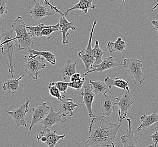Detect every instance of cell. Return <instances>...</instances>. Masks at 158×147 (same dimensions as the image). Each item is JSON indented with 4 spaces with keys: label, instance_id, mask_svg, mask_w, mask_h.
<instances>
[{
    "label": "cell",
    "instance_id": "obj_39",
    "mask_svg": "<svg viewBox=\"0 0 158 147\" xmlns=\"http://www.w3.org/2000/svg\"><path fill=\"white\" fill-rule=\"evenodd\" d=\"M1 38H0V49L1 48Z\"/></svg>",
    "mask_w": 158,
    "mask_h": 147
},
{
    "label": "cell",
    "instance_id": "obj_7",
    "mask_svg": "<svg viewBox=\"0 0 158 147\" xmlns=\"http://www.w3.org/2000/svg\"><path fill=\"white\" fill-rule=\"evenodd\" d=\"M133 104V96L130 89L125 90L124 94L120 98L119 102L117 104L119 108L118 111V121L119 123H122L124 119L126 118L128 111L131 108Z\"/></svg>",
    "mask_w": 158,
    "mask_h": 147
},
{
    "label": "cell",
    "instance_id": "obj_4",
    "mask_svg": "<svg viewBox=\"0 0 158 147\" xmlns=\"http://www.w3.org/2000/svg\"><path fill=\"white\" fill-rule=\"evenodd\" d=\"M44 59L40 55H33L31 53L24 57L25 72L35 81L38 80L39 71L44 69L46 66L44 62Z\"/></svg>",
    "mask_w": 158,
    "mask_h": 147
},
{
    "label": "cell",
    "instance_id": "obj_22",
    "mask_svg": "<svg viewBox=\"0 0 158 147\" xmlns=\"http://www.w3.org/2000/svg\"><path fill=\"white\" fill-rule=\"evenodd\" d=\"M24 76H21L17 79H9L3 84L2 88L3 91L9 93L14 94L18 92L19 90V82L23 78Z\"/></svg>",
    "mask_w": 158,
    "mask_h": 147
},
{
    "label": "cell",
    "instance_id": "obj_8",
    "mask_svg": "<svg viewBox=\"0 0 158 147\" xmlns=\"http://www.w3.org/2000/svg\"><path fill=\"white\" fill-rule=\"evenodd\" d=\"M83 92L81 93L82 97L83 102L82 104H85L86 109L89 113V117L92 118L96 117V115L94 114L92 111V104L96 95L92 88L91 84L89 83V80L87 78L83 86Z\"/></svg>",
    "mask_w": 158,
    "mask_h": 147
},
{
    "label": "cell",
    "instance_id": "obj_30",
    "mask_svg": "<svg viewBox=\"0 0 158 147\" xmlns=\"http://www.w3.org/2000/svg\"><path fill=\"white\" fill-rule=\"evenodd\" d=\"M48 88L50 93V95L53 97L56 98L57 100L60 101V100L62 99L64 95H61L59 90H58L56 87L55 86L53 82L51 83L48 86Z\"/></svg>",
    "mask_w": 158,
    "mask_h": 147
},
{
    "label": "cell",
    "instance_id": "obj_11",
    "mask_svg": "<svg viewBox=\"0 0 158 147\" xmlns=\"http://www.w3.org/2000/svg\"><path fill=\"white\" fill-rule=\"evenodd\" d=\"M50 110V107L48 105L46 102L38 103L35 105L33 108L32 121L29 130L31 131L35 125L39 124L40 122L42 121L47 116Z\"/></svg>",
    "mask_w": 158,
    "mask_h": 147
},
{
    "label": "cell",
    "instance_id": "obj_36",
    "mask_svg": "<svg viewBox=\"0 0 158 147\" xmlns=\"http://www.w3.org/2000/svg\"><path fill=\"white\" fill-rule=\"evenodd\" d=\"M150 138L152 139L154 147H156L158 144V131L154 132L152 135L150 136Z\"/></svg>",
    "mask_w": 158,
    "mask_h": 147
},
{
    "label": "cell",
    "instance_id": "obj_33",
    "mask_svg": "<svg viewBox=\"0 0 158 147\" xmlns=\"http://www.w3.org/2000/svg\"><path fill=\"white\" fill-rule=\"evenodd\" d=\"M55 86L57 87L60 93H65L68 88V82L59 81L57 82H53Z\"/></svg>",
    "mask_w": 158,
    "mask_h": 147
},
{
    "label": "cell",
    "instance_id": "obj_37",
    "mask_svg": "<svg viewBox=\"0 0 158 147\" xmlns=\"http://www.w3.org/2000/svg\"><path fill=\"white\" fill-rule=\"evenodd\" d=\"M152 24L154 27V29L158 33V20H152Z\"/></svg>",
    "mask_w": 158,
    "mask_h": 147
},
{
    "label": "cell",
    "instance_id": "obj_24",
    "mask_svg": "<svg viewBox=\"0 0 158 147\" xmlns=\"http://www.w3.org/2000/svg\"><path fill=\"white\" fill-rule=\"evenodd\" d=\"M77 62H72L71 60L67 61V64L64 66L61 70V73L64 81L67 80V78L76 73V65Z\"/></svg>",
    "mask_w": 158,
    "mask_h": 147
},
{
    "label": "cell",
    "instance_id": "obj_25",
    "mask_svg": "<svg viewBox=\"0 0 158 147\" xmlns=\"http://www.w3.org/2000/svg\"><path fill=\"white\" fill-rule=\"evenodd\" d=\"M89 83L91 84L92 88L96 95H104L108 93V89L109 88L105 82H103L99 80L93 81L89 80Z\"/></svg>",
    "mask_w": 158,
    "mask_h": 147
},
{
    "label": "cell",
    "instance_id": "obj_41",
    "mask_svg": "<svg viewBox=\"0 0 158 147\" xmlns=\"http://www.w3.org/2000/svg\"><path fill=\"white\" fill-rule=\"evenodd\" d=\"M48 2H50V0H48Z\"/></svg>",
    "mask_w": 158,
    "mask_h": 147
},
{
    "label": "cell",
    "instance_id": "obj_6",
    "mask_svg": "<svg viewBox=\"0 0 158 147\" xmlns=\"http://www.w3.org/2000/svg\"><path fill=\"white\" fill-rule=\"evenodd\" d=\"M97 24L96 19H94V22L93 23V26L92 27L91 31L89 33V42L87 46V48L85 51H79L78 55L81 59L83 61L84 66L85 67V71H88L91 69L93 65L94 64L95 61V58L92 55V49L91 44L92 40V37L94 35V31L95 29V26Z\"/></svg>",
    "mask_w": 158,
    "mask_h": 147
},
{
    "label": "cell",
    "instance_id": "obj_9",
    "mask_svg": "<svg viewBox=\"0 0 158 147\" xmlns=\"http://www.w3.org/2000/svg\"><path fill=\"white\" fill-rule=\"evenodd\" d=\"M65 137V135H59L56 134V131H51L50 128H45L44 131H41L37 135L38 140L41 141L48 147H55L57 142L60 139H63Z\"/></svg>",
    "mask_w": 158,
    "mask_h": 147
},
{
    "label": "cell",
    "instance_id": "obj_20",
    "mask_svg": "<svg viewBox=\"0 0 158 147\" xmlns=\"http://www.w3.org/2000/svg\"><path fill=\"white\" fill-rule=\"evenodd\" d=\"M142 123L139 125L136 131H140L142 129L148 128L152 125L158 122V114L154 111L150 115H141L140 117Z\"/></svg>",
    "mask_w": 158,
    "mask_h": 147
},
{
    "label": "cell",
    "instance_id": "obj_38",
    "mask_svg": "<svg viewBox=\"0 0 158 147\" xmlns=\"http://www.w3.org/2000/svg\"><path fill=\"white\" fill-rule=\"evenodd\" d=\"M158 7V3H156V5H155V6L154 7H153L152 8V10H155V9H156V7Z\"/></svg>",
    "mask_w": 158,
    "mask_h": 147
},
{
    "label": "cell",
    "instance_id": "obj_31",
    "mask_svg": "<svg viewBox=\"0 0 158 147\" xmlns=\"http://www.w3.org/2000/svg\"><path fill=\"white\" fill-rule=\"evenodd\" d=\"M8 11L9 7L7 6L6 0H0V22L6 16Z\"/></svg>",
    "mask_w": 158,
    "mask_h": 147
},
{
    "label": "cell",
    "instance_id": "obj_23",
    "mask_svg": "<svg viewBox=\"0 0 158 147\" xmlns=\"http://www.w3.org/2000/svg\"><path fill=\"white\" fill-rule=\"evenodd\" d=\"M107 47L110 53H112L114 51L123 52L126 51V42L123 41L121 38H117L116 42H108Z\"/></svg>",
    "mask_w": 158,
    "mask_h": 147
},
{
    "label": "cell",
    "instance_id": "obj_16",
    "mask_svg": "<svg viewBox=\"0 0 158 147\" xmlns=\"http://www.w3.org/2000/svg\"><path fill=\"white\" fill-rule=\"evenodd\" d=\"M82 105V104H78L74 102L72 99H67L65 96L64 95L62 99L60 100L59 111L63 117H66L68 115L72 117L73 115V112L76 108Z\"/></svg>",
    "mask_w": 158,
    "mask_h": 147
},
{
    "label": "cell",
    "instance_id": "obj_12",
    "mask_svg": "<svg viewBox=\"0 0 158 147\" xmlns=\"http://www.w3.org/2000/svg\"><path fill=\"white\" fill-rule=\"evenodd\" d=\"M120 98L113 95H104L100 100L101 109L102 114L110 117L115 108Z\"/></svg>",
    "mask_w": 158,
    "mask_h": 147
},
{
    "label": "cell",
    "instance_id": "obj_34",
    "mask_svg": "<svg viewBox=\"0 0 158 147\" xmlns=\"http://www.w3.org/2000/svg\"><path fill=\"white\" fill-rule=\"evenodd\" d=\"M34 1L38 2V3H42V2L44 1L45 4L48 5V6L50 7L51 9L52 10V11H55L56 13H59L61 16H64V13H62L60 10L57 8V7H55L54 5H51L49 2H48V0H34Z\"/></svg>",
    "mask_w": 158,
    "mask_h": 147
},
{
    "label": "cell",
    "instance_id": "obj_35",
    "mask_svg": "<svg viewBox=\"0 0 158 147\" xmlns=\"http://www.w3.org/2000/svg\"><path fill=\"white\" fill-rule=\"evenodd\" d=\"M70 78V82H78V81L82 80L83 77H81V74L76 73V74L72 75Z\"/></svg>",
    "mask_w": 158,
    "mask_h": 147
},
{
    "label": "cell",
    "instance_id": "obj_19",
    "mask_svg": "<svg viewBox=\"0 0 158 147\" xmlns=\"http://www.w3.org/2000/svg\"><path fill=\"white\" fill-rule=\"evenodd\" d=\"M93 0H79V2L74 5L72 7L70 8L64 13V16H68L70 11L74 10H81L84 14L88 13L89 9H95L96 6L93 4Z\"/></svg>",
    "mask_w": 158,
    "mask_h": 147
},
{
    "label": "cell",
    "instance_id": "obj_1",
    "mask_svg": "<svg viewBox=\"0 0 158 147\" xmlns=\"http://www.w3.org/2000/svg\"><path fill=\"white\" fill-rule=\"evenodd\" d=\"M122 123L115 124L107 115L96 117L89 127L90 136L85 142V147H115V139Z\"/></svg>",
    "mask_w": 158,
    "mask_h": 147
},
{
    "label": "cell",
    "instance_id": "obj_14",
    "mask_svg": "<svg viewBox=\"0 0 158 147\" xmlns=\"http://www.w3.org/2000/svg\"><path fill=\"white\" fill-rule=\"evenodd\" d=\"M119 64L114 60L113 57H108L103 59L102 61L100 64L93 65V67L88 71H86L85 74H83V77H85L87 74L91 73L93 72H98L102 73L103 71L107 70H110L117 67Z\"/></svg>",
    "mask_w": 158,
    "mask_h": 147
},
{
    "label": "cell",
    "instance_id": "obj_3",
    "mask_svg": "<svg viewBox=\"0 0 158 147\" xmlns=\"http://www.w3.org/2000/svg\"><path fill=\"white\" fill-rule=\"evenodd\" d=\"M27 24L20 16L17 17L12 25V29L16 33L15 39L18 42V51L27 50L30 47H33L34 42L32 36L27 31Z\"/></svg>",
    "mask_w": 158,
    "mask_h": 147
},
{
    "label": "cell",
    "instance_id": "obj_13",
    "mask_svg": "<svg viewBox=\"0 0 158 147\" xmlns=\"http://www.w3.org/2000/svg\"><path fill=\"white\" fill-rule=\"evenodd\" d=\"M66 121L67 118L61 114L60 111L55 112L52 108H51L47 116L39 124L43 125L44 128H50L56 123H64Z\"/></svg>",
    "mask_w": 158,
    "mask_h": 147
},
{
    "label": "cell",
    "instance_id": "obj_2",
    "mask_svg": "<svg viewBox=\"0 0 158 147\" xmlns=\"http://www.w3.org/2000/svg\"><path fill=\"white\" fill-rule=\"evenodd\" d=\"M1 48L2 53L5 55L9 60L8 67L9 72L11 74V77L14 75V65L13 63V55L14 53V49L15 47V37L14 36V30L10 29L9 30H5L2 29L1 34Z\"/></svg>",
    "mask_w": 158,
    "mask_h": 147
},
{
    "label": "cell",
    "instance_id": "obj_21",
    "mask_svg": "<svg viewBox=\"0 0 158 147\" xmlns=\"http://www.w3.org/2000/svg\"><path fill=\"white\" fill-rule=\"evenodd\" d=\"M130 79L127 81L120 79L119 78H116L112 79L110 77H106L104 79V81L108 85L109 88H111L113 87H116L118 88L124 90H129V81Z\"/></svg>",
    "mask_w": 158,
    "mask_h": 147
},
{
    "label": "cell",
    "instance_id": "obj_26",
    "mask_svg": "<svg viewBox=\"0 0 158 147\" xmlns=\"http://www.w3.org/2000/svg\"><path fill=\"white\" fill-rule=\"evenodd\" d=\"M29 53L33 55H40L46 60V61L50 63L51 64L55 65L56 62V59L55 55L51 51H35L30 48L28 49Z\"/></svg>",
    "mask_w": 158,
    "mask_h": 147
},
{
    "label": "cell",
    "instance_id": "obj_17",
    "mask_svg": "<svg viewBox=\"0 0 158 147\" xmlns=\"http://www.w3.org/2000/svg\"><path fill=\"white\" fill-rule=\"evenodd\" d=\"M128 128L127 130L126 134L120 137L122 143L124 147H139L137 138L135 135V132L132 128V121L130 118L127 119Z\"/></svg>",
    "mask_w": 158,
    "mask_h": 147
},
{
    "label": "cell",
    "instance_id": "obj_10",
    "mask_svg": "<svg viewBox=\"0 0 158 147\" xmlns=\"http://www.w3.org/2000/svg\"><path fill=\"white\" fill-rule=\"evenodd\" d=\"M29 101L27 100L18 108L12 111H8L7 110L5 111L11 116L17 126L19 127L22 126L24 127H27V124L25 119V115L29 111Z\"/></svg>",
    "mask_w": 158,
    "mask_h": 147
},
{
    "label": "cell",
    "instance_id": "obj_27",
    "mask_svg": "<svg viewBox=\"0 0 158 147\" xmlns=\"http://www.w3.org/2000/svg\"><path fill=\"white\" fill-rule=\"evenodd\" d=\"M104 54V51L99 46V42L98 40H96L95 42L94 48L92 49V55L95 58V63L94 65H98L100 64L103 60V55Z\"/></svg>",
    "mask_w": 158,
    "mask_h": 147
},
{
    "label": "cell",
    "instance_id": "obj_18",
    "mask_svg": "<svg viewBox=\"0 0 158 147\" xmlns=\"http://www.w3.org/2000/svg\"><path fill=\"white\" fill-rule=\"evenodd\" d=\"M59 29L62 33V42L63 44H69V42L68 40V35H69V29L76 30V27L74 23L69 22L65 16H61L59 19Z\"/></svg>",
    "mask_w": 158,
    "mask_h": 147
},
{
    "label": "cell",
    "instance_id": "obj_32",
    "mask_svg": "<svg viewBox=\"0 0 158 147\" xmlns=\"http://www.w3.org/2000/svg\"><path fill=\"white\" fill-rule=\"evenodd\" d=\"M87 79V78L85 77H83L82 79L78 82H68V86L70 87L73 89L77 90V91H80L82 89L83 86L84 84V83L85 82V80Z\"/></svg>",
    "mask_w": 158,
    "mask_h": 147
},
{
    "label": "cell",
    "instance_id": "obj_15",
    "mask_svg": "<svg viewBox=\"0 0 158 147\" xmlns=\"http://www.w3.org/2000/svg\"><path fill=\"white\" fill-rule=\"evenodd\" d=\"M35 6L33 7H30V13L32 18L35 20L40 21L44 17L53 16L55 14V11L52 12L48 11V5H43L42 3L35 2Z\"/></svg>",
    "mask_w": 158,
    "mask_h": 147
},
{
    "label": "cell",
    "instance_id": "obj_5",
    "mask_svg": "<svg viewBox=\"0 0 158 147\" xmlns=\"http://www.w3.org/2000/svg\"><path fill=\"white\" fill-rule=\"evenodd\" d=\"M123 66L131 78H133L139 84L145 80V74L142 71V61L135 58H124Z\"/></svg>",
    "mask_w": 158,
    "mask_h": 147
},
{
    "label": "cell",
    "instance_id": "obj_28",
    "mask_svg": "<svg viewBox=\"0 0 158 147\" xmlns=\"http://www.w3.org/2000/svg\"><path fill=\"white\" fill-rule=\"evenodd\" d=\"M52 26H45L44 23H40L37 26H26L27 29H28L29 30V33L30 35L33 36L35 37H40V33L44 29L49 28L52 27Z\"/></svg>",
    "mask_w": 158,
    "mask_h": 147
},
{
    "label": "cell",
    "instance_id": "obj_40",
    "mask_svg": "<svg viewBox=\"0 0 158 147\" xmlns=\"http://www.w3.org/2000/svg\"><path fill=\"white\" fill-rule=\"evenodd\" d=\"M120 1H122V2H125V1H126V0H120Z\"/></svg>",
    "mask_w": 158,
    "mask_h": 147
},
{
    "label": "cell",
    "instance_id": "obj_29",
    "mask_svg": "<svg viewBox=\"0 0 158 147\" xmlns=\"http://www.w3.org/2000/svg\"><path fill=\"white\" fill-rule=\"evenodd\" d=\"M58 30H60L59 29V23L55 25H53V26L51 27L44 29L40 33V36L48 37V40H50V38H52L51 33L52 32L57 31Z\"/></svg>",
    "mask_w": 158,
    "mask_h": 147
}]
</instances>
